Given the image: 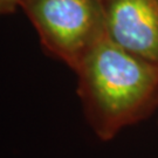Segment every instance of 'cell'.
I'll return each instance as SVG.
<instances>
[{
	"label": "cell",
	"instance_id": "obj_1",
	"mask_svg": "<svg viewBox=\"0 0 158 158\" xmlns=\"http://www.w3.org/2000/svg\"><path fill=\"white\" fill-rule=\"evenodd\" d=\"M75 72L87 117L101 139L135 122L157 95V64L123 49L106 33Z\"/></svg>",
	"mask_w": 158,
	"mask_h": 158
},
{
	"label": "cell",
	"instance_id": "obj_2",
	"mask_svg": "<svg viewBox=\"0 0 158 158\" xmlns=\"http://www.w3.org/2000/svg\"><path fill=\"white\" fill-rule=\"evenodd\" d=\"M20 6L46 51L73 70L106 33L102 0H23Z\"/></svg>",
	"mask_w": 158,
	"mask_h": 158
},
{
	"label": "cell",
	"instance_id": "obj_3",
	"mask_svg": "<svg viewBox=\"0 0 158 158\" xmlns=\"http://www.w3.org/2000/svg\"><path fill=\"white\" fill-rule=\"evenodd\" d=\"M102 5L108 38L158 66V0H102Z\"/></svg>",
	"mask_w": 158,
	"mask_h": 158
},
{
	"label": "cell",
	"instance_id": "obj_4",
	"mask_svg": "<svg viewBox=\"0 0 158 158\" xmlns=\"http://www.w3.org/2000/svg\"><path fill=\"white\" fill-rule=\"evenodd\" d=\"M23 0H0V14H8L21 5Z\"/></svg>",
	"mask_w": 158,
	"mask_h": 158
}]
</instances>
